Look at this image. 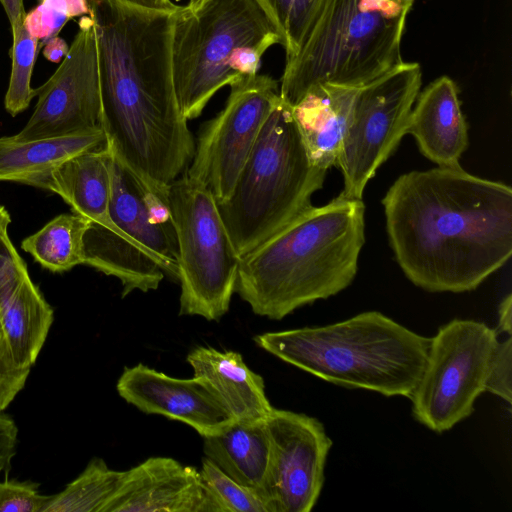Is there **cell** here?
Listing matches in <instances>:
<instances>
[{"mask_svg": "<svg viewBox=\"0 0 512 512\" xmlns=\"http://www.w3.org/2000/svg\"><path fill=\"white\" fill-rule=\"evenodd\" d=\"M34 94V111L15 139L58 137L100 127L97 43L90 15L80 18L68 53Z\"/></svg>", "mask_w": 512, "mask_h": 512, "instance_id": "obj_13", "label": "cell"}, {"mask_svg": "<svg viewBox=\"0 0 512 512\" xmlns=\"http://www.w3.org/2000/svg\"><path fill=\"white\" fill-rule=\"evenodd\" d=\"M200 474L221 512H268L261 497L204 457Z\"/></svg>", "mask_w": 512, "mask_h": 512, "instance_id": "obj_27", "label": "cell"}, {"mask_svg": "<svg viewBox=\"0 0 512 512\" xmlns=\"http://www.w3.org/2000/svg\"><path fill=\"white\" fill-rule=\"evenodd\" d=\"M357 1L317 0L281 77L279 95L291 107L316 85L361 87L403 61L408 13L389 19Z\"/></svg>", "mask_w": 512, "mask_h": 512, "instance_id": "obj_7", "label": "cell"}, {"mask_svg": "<svg viewBox=\"0 0 512 512\" xmlns=\"http://www.w3.org/2000/svg\"><path fill=\"white\" fill-rule=\"evenodd\" d=\"M270 439L267 483L269 512H309L324 483L332 441L314 417L272 408L266 419Z\"/></svg>", "mask_w": 512, "mask_h": 512, "instance_id": "obj_14", "label": "cell"}, {"mask_svg": "<svg viewBox=\"0 0 512 512\" xmlns=\"http://www.w3.org/2000/svg\"><path fill=\"white\" fill-rule=\"evenodd\" d=\"M499 328L510 336L512 329V295L508 294L499 305Z\"/></svg>", "mask_w": 512, "mask_h": 512, "instance_id": "obj_39", "label": "cell"}, {"mask_svg": "<svg viewBox=\"0 0 512 512\" xmlns=\"http://www.w3.org/2000/svg\"><path fill=\"white\" fill-rule=\"evenodd\" d=\"M281 36L262 0H211L176 10L172 73L180 111L199 117L215 93L257 74L263 54Z\"/></svg>", "mask_w": 512, "mask_h": 512, "instance_id": "obj_5", "label": "cell"}, {"mask_svg": "<svg viewBox=\"0 0 512 512\" xmlns=\"http://www.w3.org/2000/svg\"><path fill=\"white\" fill-rule=\"evenodd\" d=\"M123 475L124 471L111 469L103 459L93 457L61 492L52 495L44 512H104Z\"/></svg>", "mask_w": 512, "mask_h": 512, "instance_id": "obj_25", "label": "cell"}, {"mask_svg": "<svg viewBox=\"0 0 512 512\" xmlns=\"http://www.w3.org/2000/svg\"><path fill=\"white\" fill-rule=\"evenodd\" d=\"M512 339L499 342L493 355L486 382V391L512 403Z\"/></svg>", "mask_w": 512, "mask_h": 512, "instance_id": "obj_33", "label": "cell"}, {"mask_svg": "<svg viewBox=\"0 0 512 512\" xmlns=\"http://www.w3.org/2000/svg\"><path fill=\"white\" fill-rule=\"evenodd\" d=\"M362 199L310 206L240 260L236 290L252 311L281 320L354 280L365 242Z\"/></svg>", "mask_w": 512, "mask_h": 512, "instance_id": "obj_3", "label": "cell"}, {"mask_svg": "<svg viewBox=\"0 0 512 512\" xmlns=\"http://www.w3.org/2000/svg\"><path fill=\"white\" fill-rule=\"evenodd\" d=\"M407 133L414 137L422 155L438 166H460L468 147V126L450 77L437 78L418 94Z\"/></svg>", "mask_w": 512, "mask_h": 512, "instance_id": "obj_17", "label": "cell"}, {"mask_svg": "<svg viewBox=\"0 0 512 512\" xmlns=\"http://www.w3.org/2000/svg\"><path fill=\"white\" fill-rule=\"evenodd\" d=\"M360 87L320 84L291 107L312 163L328 170L335 166L351 122Z\"/></svg>", "mask_w": 512, "mask_h": 512, "instance_id": "obj_19", "label": "cell"}, {"mask_svg": "<svg viewBox=\"0 0 512 512\" xmlns=\"http://www.w3.org/2000/svg\"><path fill=\"white\" fill-rule=\"evenodd\" d=\"M11 75L4 97V107L12 117L25 111L35 97L31 87L39 40L26 28L24 19L11 27Z\"/></svg>", "mask_w": 512, "mask_h": 512, "instance_id": "obj_26", "label": "cell"}, {"mask_svg": "<svg viewBox=\"0 0 512 512\" xmlns=\"http://www.w3.org/2000/svg\"><path fill=\"white\" fill-rule=\"evenodd\" d=\"M31 368L15 359L0 320V412L14 401L25 387Z\"/></svg>", "mask_w": 512, "mask_h": 512, "instance_id": "obj_31", "label": "cell"}, {"mask_svg": "<svg viewBox=\"0 0 512 512\" xmlns=\"http://www.w3.org/2000/svg\"><path fill=\"white\" fill-rule=\"evenodd\" d=\"M90 221L75 213L60 214L21 242L42 268L52 273L67 272L84 264V235Z\"/></svg>", "mask_w": 512, "mask_h": 512, "instance_id": "obj_24", "label": "cell"}, {"mask_svg": "<svg viewBox=\"0 0 512 512\" xmlns=\"http://www.w3.org/2000/svg\"><path fill=\"white\" fill-rule=\"evenodd\" d=\"M498 343L496 330L483 322L454 319L441 326L410 397L414 418L442 433L469 417L486 391Z\"/></svg>", "mask_w": 512, "mask_h": 512, "instance_id": "obj_10", "label": "cell"}, {"mask_svg": "<svg viewBox=\"0 0 512 512\" xmlns=\"http://www.w3.org/2000/svg\"><path fill=\"white\" fill-rule=\"evenodd\" d=\"M109 212L116 230L89 224L84 264L119 279L122 297L156 290L165 276L178 282V246L167 203L114 156Z\"/></svg>", "mask_w": 512, "mask_h": 512, "instance_id": "obj_8", "label": "cell"}, {"mask_svg": "<svg viewBox=\"0 0 512 512\" xmlns=\"http://www.w3.org/2000/svg\"><path fill=\"white\" fill-rule=\"evenodd\" d=\"M280 360L330 383L410 398L424 371L431 338L377 311L320 327L256 335Z\"/></svg>", "mask_w": 512, "mask_h": 512, "instance_id": "obj_4", "label": "cell"}, {"mask_svg": "<svg viewBox=\"0 0 512 512\" xmlns=\"http://www.w3.org/2000/svg\"><path fill=\"white\" fill-rule=\"evenodd\" d=\"M107 145L101 127L58 137L0 138V182L19 183L48 192L53 171L68 159Z\"/></svg>", "mask_w": 512, "mask_h": 512, "instance_id": "obj_20", "label": "cell"}, {"mask_svg": "<svg viewBox=\"0 0 512 512\" xmlns=\"http://www.w3.org/2000/svg\"><path fill=\"white\" fill-rule=\"evenodd\" d=\"M203 439L205 457L229 477L256 492L267 507L270 439L266 421L235 422Z\"/></svg>", "mask_w": 512, "mask_h": 512, "instance_id": "obj_22", "label": "cell"}, {"mask_svg": "<svg viewBox=\"0 0 512 512\" xmlns=\"http://www.w3.org/2000/svg\"><path fill=\"white\" fill-rule=\"evenodd\" d=\"M31 481H0V512H44L52 495L39 492Z\"/></svg>", "mask_w": 512, "mask_h": 512, "instance_id": "obj_30", "label": "cell"}, {"mask_svg": "<svg viewBox=\"0 0 512 512\" xmlns=\"http://www.w3.org/2000/svg\"><path fill=\"white\" fill-rule=\"evenodd\" d=\"M421 83L420 65L402 61L360 87L335 162L343 176L339 195L362 199L366 184L407 133Z\"/></svg>", "mask_w": 512, "mask_h": 512, "instance_id": "obj_11", "label": "cell"}, {"mask_svg": "<svg viewBox=\"0 0 512 512\" xmlns=\"http://www.w3.org/2000/svg\"><path fill=\"white\" fill-rule=\"evenodd\" d=\"M28 275L26 262L6 232L0 238V307L10 299Z\"/></svg>", "mask_w": 512, "mask_h": 512, "instance_id": "obj_32", "label": "cell"}, {"mask_svg": "<svg viewBox=\"0 0 512 512\" xmlns=\"http://www.w3.org/2000/svg\"><path fill=\"white\" fill-rule=\"evenodd\" d=\"M326 170L315 166L281 97L268 116L231 195L217 203L242 258L308 209Z\"/></svg>", "mask_w": 512, "mask_h": 512, "instance_id": "obj_6", "label": "cell"}, {"mask_svg": "<svg viewBox=\"0 0 512 512\" xmlns=\"http://www.w3.org/2000/svg\"><path fill=\"white\" fill-rule=\"evenodd\" d=\"M194 376L201 378L236 422H265L272 406L263 378L252 371L241 354L199 346L187 356Z\"/></svg>", "mask_w": 512, "mask_h": 512, "instance_id": "obj_18", "label": "cell"}, {"mask_svg": "<svg viewBox=\"0 0 512 512\" xmlns=\"http://www.w3.org/2000/svg\"><path fill=\"white\" fill-rule=\"evenodd\" d=\"M281 36L286 60L297 51L317 0H262Z\"/></svg>", "mask_w": 512, "mask_h": 512, "instance_id": "obj_29", "label": "cell"}, {"mask_svg": "<svg viewBox=\"0 0 512 512\" xmlns=\"http://www.w3.org/2000/svg\"><path fill=\"white\" fill-rule=\"evenodd\" d=\"M209 1L211 0H190L189 4L186 7L191 11H197Z\"/></svg>", "mask_w": 512, "mask_h": 512, "instance_id": "obj_41", "label": "cell"}, {"mask_svg": "<svg viewBox=\"0 0 512 512\" xmlns=\"http://www.w3.org/2000/svg\"><path fill=\"white\" fill-rule=\"evenodd\" d=\"M0 4L6 13L10 27L24 19L26 15L24 0H0Z\"/></svg>", "mask_w": 512, "mask_h": 512, "instance_id": "obj_38", "label": "cell"}, {"mask_svg": "<svg viewBox=\"0 0 512 512\" xmlns=\"http://www.w3.org/2000/svg\"><path fill=\"white\" fill-rule=\"evenodd\" d=\"M113 156L105 147L78 154L51 175L48 192L62 198L73 213L110 231L116 226L110 217Z\"/></svg>", "mask_w": 512, "mask_h": 512, "instance_id": "obj_21", "label": "cell"}, {"mask_svg": "<svg viewBox=\"0 0 512 512\" xmlns=\"http://www.w3.org/2000/svg\"><path fill=\"white\" fill-rule=\"evenodd\" d=\"M405 276L429 292L476 289L512 254V189L457 167L411 171L382 199Z\"/></svg>", "mask_w": 512, "mask_h": 512, "instance_id": "obj_2", "label": "cell"}, {"mask_svg": "<svg viewBox=\"0 0 512 512\" xmlns=\"http://www.w3.org/2000/svg\"><path fill=\"white\" fill-rule=\"evenodd\" d=\"M399 4L402 8L410 11L414 0H393Z\"/></svg>", "mask_w": 512, "mask_h": 512, "instance_id": "obj_42", "label": "cell"}, {"mask_svg": "<svg viewBox=\"0 0 512 512\" xmlns=\"http://www.w3.org/2000/svg\"><path fill=\"white\" fill-rule=\"evenodd\" d=\"M167 206L178 246L179 313L217 321L229 310L241 257L204 185L183 173L168 187Z\"/></svg>", "mask_w": 512, "mask_h": 512, "instance_id": "obj_9", "label": "cell"}, {"mask_svg": "<svg viewBox=\"0 0 512 512\" xmlns=\"http://www.w3.org/2000/svg\"><path fill=\"white\" fill-rule=\"evenodd\" d=\"M104 512H221L200 471L170 457H150L124 471Z\"/></svg>", "mask_w": 512, "mask_h": 512, "instance_id": "obj_16", "label": "cell"}, {"mask_svg": "<svg viewBox=\"0 0 512 512\" xmlns=\"http://www.w3.org/2000/svg\"><path fill=\"white\" fill-rule=\"evenodd\" d=\"M116 389L142 412L181 421L202 437L220 433L236 422L206 382L195 376L174 378L139 363L123 370Z\"/></svg>", "mask_w": 512, "mask_h": 512, "instance_id": "obj_15", "label": "cell"}, {"mask_svg": "<svg viewBox=\"0 0 512 512\" xmlns=\"http://www.w3.org/2000/svg\"><path fill=\"white\" fill-rule=\"evenodd\" d=\"M11 223V216L8 210L0 205V238L8 232V227Z\"/></svg>", "mask_w": 512, "mask_h": 512, "instance_id": "obj_40", "label": "cell"}, {"mask_svg": "<svg viewBox=\"0 0 512 512\" xmlns=\"http://www.w3.org/2000/svg\"><path fill=\"white\" fill-rule=\"evenodd\" d=\"M0 320L17 362L32 368L54 321V310L30 275L0 307Z\"/></svg>", "mask_w": 512, "mask_h": 512, "instance_id": "obj_23", "label": "cell"}, {"mask_svg": "<svg viewBox=\"0 0 512 512\" xmlns=\"http://www.w3.org/2000/svg\"><path fill=\"white\" fill-rule=\"evenodd\" d=\"M220 113L201 129L184 174L204 185L217 203L229 198L268 116L280 99L278 82L256 74L230 85Z\"/></svg>", "mask_w": 512, "mask_h": 512, "instance_id": "obj_12", "label": "cell"}, {"mask_svg": "<svg viewBox=\"0 0 512 512\" xmlns=\"http://www.w3.org/2000/svg\"><path fill=\"white\" fill-rule=\"evenodd\" d=\"M43 56L50 62L58 63L66 56L69 46L64 39L55 36L43 45Z\"/></svg>", "mask_w": 512, "mask_h": 512, "instance_id": "obj_36", "label": "cell"}, {"mask_svg": "<svg viewBox=\"0 0 512 512\" xmlns=\"http://www.w3.org/2000/svg\"><path fill=\"white\" fill-rule=\"evenodd\" d=\"M357 4L362 12H377L389 19L397 18L404 12L409 13L393 0H358Z\"/></svg>", "mask_w": 512, "mask_h": 512, "instance_id": "obj_35", "label": "cell"}, {"mask_svg": "<svg viewBox=\"0 0 512 512\" xmlns=\"http://www.w3.org/2000/svg\"><path fill=\"white\" fill-rule=\"evenodd\" d=\"M94 21L100 127L107 147L154 195L167 202L169 185L189 166L195 142L173 83L175 11L116 0H88Z\"/></svg>", "mask_w": 512, "mask_h": 512, "instance_id": "obj_1", "label": "cell"}, {"mask_svg": "<svg viewBox=\"0 0 512 512\" xmlns=\"http://www.w3.org/2000/svg\"><path fill=\"white\" fill-rule=\"evenodd\" d=\"M89 12L88 0H39V4L26 13L24 24L43 45L58 36L71 18L89 15Z\"/></svg>", "mask_w": 512, "mask_h": 512, "instance_id": "obj_28", "label": "cell"}, {"mask_svg": "<svg viewBox=\"0 0 512 512\" xmlns=\"http://www.w3.org/2000/svg\"><path fill=\"white\" fill-rule=\"evenodd\" d=\"M121 3L158 11H175L179 6L172 3L170 0H116Z\"/></svg>", "mask_w": 512, "mask_h": 512, "instance_id": "obj_37", "label": "cell"}, {"mask_svg": "<svg viewBox=\"0 0 512 512\" xmlns=\"http://www.w3.org/2000/svg\"><path fill=\"white\" fill-rule=\"evenodd\" d=\"M18 427L12 417L0 412V473L6 470L16 454Z\"/></svg>", "mask_w": 512, "mask_h": 512, "instance_id": "obj_34", "label": "cell"}]
</instances>
